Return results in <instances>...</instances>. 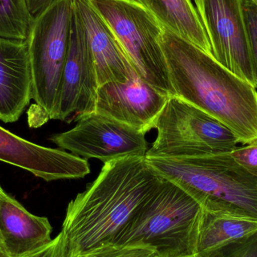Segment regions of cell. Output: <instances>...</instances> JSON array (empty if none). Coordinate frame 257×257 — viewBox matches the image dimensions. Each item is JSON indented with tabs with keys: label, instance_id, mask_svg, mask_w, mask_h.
I'll return each instance as SVG.
<instances>
[{
	"label": "cell",
	"instance_id": "obj_24",
	"mask_svg": "<svg viewBox=\"0 0 257 257\" xmlns=\"http://www.w3.org/2000/svg\"><path fill=\"white\" fill-rule=\"evenodd\" d=\"M54 244H55V238H54L51 243L39 249V250L21 257H51Z\"/></svg>",
	"mask_w": 257,
	"mask_h": 257
},
{
	"label": "cell",
	"instance_id": "obj_12",
	"mask_svg": "<svg viewBox=\"0 0 257 257\" xmlns=\"http://www.w3.org/2000/svg\"><path fill=\"white\" fill-rule=\"evenodd\" d=\"M0 161L21 168L48 182L83 178L90 172L87 159L36 145L2 126Z\"/></svg>",
	"mask_w": 257,
	"mask_h": 257
},
{
	"label": "cell",
	"instance_id": "obj_27",
	"mask_svg": "<svg viewBox=\"0 0 257 257\" xmlns=\"http://www.w3.org/2000/svg\"><path fill=\"white\" fill-rule=\"evenodd\" d=\"M3 191H4V190H3V189L2 188L1 186H0V195H1V193H3ZM0 245L2 246L1 242H0Z\"/></svg>",
	"mask_w": 257,
	"mask_h": 257
},
{
	"label": "cell",
	"instance_id": "obj_8",
	"mask_svg": "<svg viewBox=\"0 0 257 257\" xmlns=\"http://www.w3.org/2000/svg\"><path fill=\"white\" fill-rule=\"evenodd\" d=\"M214 58L256 88L241 0H194Z\"/></svg>",
	"mask_w": 257,
	"mask_h": 257
},
{
	"label": "cell",
	"instance_id": "obj_1",
	"mask_svg": "<svg viewBox=\"0 0 257 257\" xmlns=\"http://www.w3.org/2000/svg\"><path fill=\"white\" fill-rule=\"evenodd\" d=\"M160 43L175 96L218 120L239 143H256V88L169 30H163Z\"/></svg>",
	"mask_w": 257,
	"mask_h": 257
},
{
	"label": "cell",
	"instance_id": "obj_10",
	"mask_svg": "<svg viewBox=\"0 0 257 257\" xmlns=\"http://www.w3.org/2000/svg\"><path fill=\"white\" fill-rule=\"evenodd\" d=\"M99 88L93 56L73 10L69 51L54 120L70 123L96 111Z\"/></svg>",
	"mask_w": 257,
	"mask_h": 257
},
{
	"label": "cell",
	"instance_id": "obj_20",
	"mask_svg": "<svg viewBox=\"0 0 257 257\" xmlns=\"http://www.w3.org/2000/svg\"><path fill=\"white\" fill-rule=\"evenodd\" d=\"M208 257H257V231L210 252Z\"/></svg>",
	"mask_w": 257,
	"mask_h": 257
},
{
	"label": "cell",
	"instance_id": "obj_5",
	"mask_svg": "<svg viewBox=\"0 0 257 257\" xmlns=\"http://www.w3.org/2000/svg\"><path fill=\"white\" fill-rule=\"evenodd\" d=\"M72 0H58L33 21L28 44L36 127L54 120L70 42Z\"/></svg>",
	"mask_w": 257,
	"mask_h": 257
},
{
	"label": "cell",
	"instance_id": "obj_15",
	"mask_svg": "<svg viewBox=\"0 0 257 257\" xmlns=\"http://www.w3.org/2000/svg\"><path fill=\"white\" fill-rule=\"evenodd\" d=\"M52 226L47 217L29 212L3 191L0 195V242L10 257L33 253L52 241Z\"/></svg>",
	"mask_w": 257,
	"mask_h": 257
},
{
	"label": "cell",
	"instance_id": "obj_11",
	"mask_svg": "<svg viewBox=\"0 0 257 257\" xmlns=\"http://www.w3.org/2000/svg\"><path fill=\"white\" fill-rule=\"evenodd\" d=\"M169 97L136 76L128 82L100 86L96 111L146 134L155 128Z\"/></svg>",
	"mask_w": 257,
	"mask_h": 257
},
{
	"label": "cell",
	"instance_id": "obj_16",
	"mask_svg": "<svg viewBox=\"0 0 257 257\" xmlns=\"http://www.w3.org/2000/svg\"><path fill=\"white\" fill-rule=\"evenodd\" d=\"M151 12L163 28L212 56L206 32L191 0H132Z\"/></svg>",
	"mask_w": 257,
	"mask_h": 257
},
{
	"label": "cell",
	"instance_id": "obj_22",
	"mask_svg": "<svg viewBox=\"0 0 257 257\" xmlns=\"http://www.w3.org/2000/svg\"><path fill=\"white\" fill-rule=\"evenodd\" d=\"M232 158L247 172L257 177V142L229 151Z\"/></svg>",
	"mask_w": 257,
	"mask_h": 257
},
{
	"label": "cell",
	"instance_id": "obj_13",
	"mask_svg": "<svg viewBox=\"0 0 257 257\" xmlns=\"http://www.w3.org/2000/svg\"><path fill=\"white\" fill-rule=\"evenodd\" d=\"M72 3L93 56L99 87L109 82H128L139 76L90 0H72Z\"/></svg>",
	"mask_w": 257,
	"mask_h": 257
},
{
	"label": "cell",
	"instance_id": "obj_19",
	"mask_svg": "<svg viewBox=\"0 0 257 257\" xmlns=\"http://www.w3.org/2000/svg\"><path fill=\"white\" fill-rule=\"evenodd\" d=\"M33 23L27 0H0V37L27 41Z\"/></svg>",
	"mask_w": 257,
	"mask_h": 257
},
{
	"label": "cell",
	"instance_id": "obj_6",
	"mask_svg": "<svg viewBox=\"0 0 257 257\" xmlns=\"http://www.w3.org/2000/svg\"><path fill=\"white\" fill-rule=\"evenodd\" d=\"M90 3L111 29L139 77L167 96H175L160 43L164 28L158 20L132 0Z\"/></svg>",
	"mask_w": 257,
	"mask_h": 257
},
{
	"label": "cell",
	"instance_id": "obj_18",
	"mask_svg": "<svg viewBox=\"0 0 257 257\" xmlns=\"http://www.w3.org/2000/svg\"><path fill=\"white\" fill-rule=\"evenodd\" d=\"M54 238L51 257H160L154 248L142 244L105 243L87 250H79L69 244L61 232Z\"/></svg>",
	"mask_w": 257,
	"mask_h": 257
},
{
	"label": "cell",
	"instance_id": "obj_23",
	"mask_svg": "<svg viewBox=\"0 0 257 257\" xmlns=\"http://www.w3.org/2000/svg\"><path fill=\"white\" fill-rule=\"evenodd\" d=\"M57 1L58 0H27L29 11L33 21Z\"/></svg>",
	"mask_w": 257,
	"mask_h": 257
},
{
	"label": "cell",
	"instance_id": "obj_7",
	"mask_svg": "<svg viewBox=\"0 0 257 257\" xmlns=\"http://www.w3.org/2000/svg\"><path fill=\"white\" fill-rule=\"evenodd\" d=\"M154 128L157 138L146 157H201L229 152L239 143L218 120L175 96L168 99Z\"/></svg>",
	"mask_w": 257,
	"mask_h": 257
},
{
	"label": "cell",
	"instance_id": "obj_26",
	"mask_svg": "<svg viewBox=\"0 0 257 257\" xmlns=\"http://www.w3.org/2000/svg\"><path fill=\"white\" fill-rule=\"evenodd\" d=\"M178 257H208V256H203V255H200V254H198V253H196V254L189 255V256H178Z\"/></svg>",
	"mask_w": 257,
	"mask_h": 257
},
{
	"label": "cell",
	"instance_id": "obj_21",
	"mask_svg": "<svg viewBox=\"0 0 257 257\" xmlns=\"http://www.w3.org/2000/svg\"><path fill=\"white\" fill-rule=\"evenodd\" d=\"M251 51L257 88V4L253 0H241Z\"/></svg>",
	"mask_w": 257,
	"mask_h": 257
},
{
	"label": "cell",
	"instance_id": "obj_2",
	"mask_svg": "<svg viewBox=\"0 0 257 257\" xmlns=\"http://www.w3.org/2000/svg\"><path fill=\"white\" fill-rule=\"evenodd\" d=\"M162 181L143 156L104 163L97 178L69 202L60 232L79 250L113 243Z\"/></svg>",
	"mask_w": 257,
	"mask_h": 257
},
{
	"label": "cell",
	"instance_id": "obj_25",
	"mask_svg": "<svg viewBox=\"0 0 257 257\" xmlns=\"http://www.w3.org/2000/svg\"><path fill=\"white\" fill-rule=\"evenodd\" d=\"M0 257H10L6 253L1 245H0Z\"/></svg>",
	"mask_w": 257,
	"mask_h": 257
},
{
	"label": "cell",
	"instance_id": "obj_14",
	"mask_svg": "<svg viewBox=\"0 0 257 257\" xmlns=\"http://www.w3.org/2000/svg\"><path fill=\"white\" fill-rule=\"evenodd\" d=\"M33 99L27 41L0 37V120L15 123Z\"/></svg>",
	"mask_w": 257,
	"mask_h": 257
},
{
	"label": "cell",
	"instance_id": "obj_4",
	"mask_svg": "<svg viewBox=\"0 0 257 257\" xmlns=\"http://www.w3.org/2000/svg\"><path fill=\"white\" fill-rule=\"evenodd\" d=\"M202 214L194 198L163 178L113 243L148 246L160 257L196 254Z\"/></svg>",
	"mask_w": 257,
	"mask_h": 257
},
{
	"label": "cell",
	"instance_id": "obj_3",
	"mask_svg": "<svg viewBox=\"0 0 257 257\" xmlns=\"http://www.w3.org/2000/svg\"><path fill=\"white\" fill-rule=\"evenodd\" d=\"M158 175L185 190L204 211L257 220V177L229 152L186 158L146 157Z\"/></svg>",
	"mask_w": 257,
	"mask_h": 257
},
{
	"label": "cell",
	"instance_id": "obj_9",
	"mask_svg": "<svg viewBox=\"0 0 257 257\" xmlns=\"http://www.w3.org/2000/svg\"><path fill=\"white\" fill-rule=\"evenodd\" d=\"M145 133L94 111L77 121L69 131L51 136L57 146L84 159L103 163L130 156H146Z\"/></svg>",
	"mask_w": 257,
	"mask_h": 257
},
{
	"label": "cell",
	"instance_id": "obj_17",
	"mask_svg": "<svg viewBox=\"0 0 257 257\" xmlns=\"http://www.w3.org/2000/svg\"><path fill=\"white\" fill-rule=\"evenodd\" d=\"M257 231V220L204 211L199 227L197 253L206 255Z\"/></svg>",
	"mask_w": 257,
	"mask_h": 257
}]
</instances>
